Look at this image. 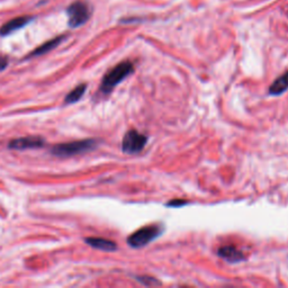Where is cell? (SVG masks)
Here are the masks:
<instances>
[{
  "mask_svg": "<svg viewBox=\"0 0 288 288\" xmlns=\"http://www.w3.org/2000/svg\"><path fill=\"white\" fill-rule=\"evenodd\" d=\"M287 89H288V71L274 81L273 85L269 87V94L274 95V96H278V95L285 93Z\"/></svg>",
  "mask_w": 288,
  "mask_h": 288,
  "instance_id": "30bf717a",
  "label": "cell"
},
{
  "mask_svg": "<svg viewBox=\"0 0 288 288\" xmlns=\"http://www.w3.org/2000/svg\"><path fill=\"white\" fill-rule=\"evenodd\" d=\"M67 14L69 18V26L77 28L87 23L90 17V9L87 3L83 1H76L69 6Z\"/></svg>",
  "mask_w": 288,
  "mask_h": 288,
  "instance_id": "277c9868",
  "label": "cell"
},
{
  "mask_svg": "<svg viewBox=\"0 0 288 288\" xmlns=\"http://www.w3.org/2000/svg\"><path fill=\"white\" fill-rule=\"evenodd\" d=\"M31 20H32V17L21 16V17H17V18L7 21V23L3 25L1 28H0V35H2V36L9 35V34L18 31V29L23 28L24 26H26Z\"/></svg>",
  "mask_w": 288,
  "mask_h": 288,
  "instance_id": "52a82bcc",
  "label": "cell"
},
{
  "mask_svg": "<svg viewBox=\"0 0 288 288\" xmlns=\"http://www.w3.org/2000/svg\"><path fill=\"white\" fill-rule=\"evenodd\" d=\"M44 144V141L40 137H21V139H16L12 140L8 147L10 149L15 150H26V149H35V148H41Z\"/></svg>",
  "mask_w": 288,
  "mask_h": 288,
  "instance_id": "8992f818",
  "label": "cell"
},
{
  "mask_svg": "<svg viewBox=\"0 0 288 288\" xmlns=\"http://www.w3.org/2000/svg\"><path fill=\"white\" fill-rule=\"evenodd\" d=\"M218 256L226 261L232 262V264H235V262H240L246 259L243 253L233 246H226L218 249Z\"/></svg>",
  "mask_w": 288,
  "mask_h": 288,
  "instance_id": "ba28073f",
  "label": "cell"
},
{
  "mask_svg": "<svg viewBox=\"0 0 288 288\" xmlns=\"http://www.w3.org/2000/svg\"><path fill=\"white\" fill-rule=\"evenodd\" d=\"M133 71H134V66H133V63L130 61H124L117 64V66L111 69L108 74L104 77V79H102L100 85L101 93H110L116 86L121 84Z\"/></svg>",
  "mask_w": 288,
  "mask_h": 288,
  "instance_id": "6da1fadb",
  "label": "cell"
},
{
  "mask_svg": "<svg viewBox=\"0 0 288 288\" xmlns=\"http://www.w3.org/2000/svg\"><path fill=\"white\" fill-rule=\"evenodd\" d=\"M64 37L62 36H60V37H57V38H54V40H51L49 42H46L44 43V44L41 45L38 49H36L34 52L31 54V57H36V55H42V54H45L47 52H50L51 50H53L54 47H57L60 43H61V41L63 40Z\"/></svg>",
  "mask_w": 288,
  "mask_h": 288,
  "instance_id": "8fae6325",
  "label": "cell"
},
{
  "mask_svg": "<svg viewBox=\"0 0 288 288\" xmlns=\"http://www.w3.org/2000/svg\"><path fill=\"white\" fill-rule=\"evenodd\" d=\"M97 141L95 140H83V141H75L70 143H63L55 145L51 150L54 156L58 157H71L75 154L88 152L90 150L96 148Z\"/></svg>",
  "mask_w": 288,
  "mask_h": 288,
  "instance_id": "7a4b0ae2",
  "label": "cell"
},
{
  "mask_svg": "<svg viewBox=\"0 0 288 288\" xmlns=\"http://www.w3.org/2000/svg\"><path fill=\"white\" fill-rule=\"evenodd\" d=\"M148 142V137L141 134L140 132L135 130L128 131L122 142V150L124 153L127 154H135L140 153L144 149L145 144Z\"/></svg>",
  "mask_w": 288,
  "mask_h": 288,
  "instance_id": "5b68a950",
  "label": "cell"
},
{
  "mask_svg": "<svg viewBox=\"0 0 288 288\" xmlns=\"http://www.w3.org/2000/svg\"><path fill=\"white\" fill-rule=\"evenodd\" d=\"M188 204V201L184 200V199H174L168 203L167 205L170 206V207H179V206H183V205H186Z\"/></svg>",
  "mask_w": 288,
  "mask_h": 288,
  "instance_id": "5bb4252c",
  "label": "cell"
},
{
  "mask_svg": "<svg viewBox=\"0 0 288 288\" xmlns=\"http://www.w3.org/2000/svg\"><path fill=\"white\" fill-rule=\"evenodd\" d=\"M163 232V227L160 225H148L136 231L132 235L128 236L127 243L132 248L145 247L158 236H160Z\"/></svg>",
  "mask_w": 288,
  "mask_h": 288,
  "instance_id": "3957f363",
  "label": "cell"
},
{
  "mask_svg": "<svg viewBox=\"0 0 288 288\" xmlns=\"http://www.w3.org/2000/svg\"><path fill=\"white\" fill-rule=\"evenodd\" d=\"M86 89H87V85H80L72 90L71 93H69L68 96L66 97L67 104H74V102L79 101L81 99V97L85 95Z\"/></svg>",
  "mask_w": 288,
  "mask_h": 288,
  "instance_id": "7c38bea8",
  "label": "cell"
},
{
  "mask_svg": "<svg viewBox=\"0 0 288 288\" xmlns=\"http://www.w3.org/2000/svg\"><path fill=\"white\" fill-rule=\"evenodd\" d=\"M86 242H87L89 246H92L95 249H98V250L101 251H107V252H113L117 249L116 243L110 241V240L101 239V238H88L86 239Z\"/></svg>",
  "mask_w": 288,
  "mask_h": 288,
  "instance_id": "9c48e42d",
  "label": "cell"
},
{
  "mask_svg": "<svg viewBox=\"0 0 288 288\" xmlns=\"http://www.w3.org/2000/svg\"><path fill=\"white\" fill-rule=\"evenodd\" d=\"M8 66V60L5 57H0V71L5 70Z\"/></svg>",
  "mask_w": 288,
  "mask_h": 288,
  "instance_id": "9a60e30c",
  "label": "cell"
},
{
  "mask_svg": "<svg viewBox=\"0 0 288 288\" xmlns=\"http://www.w3.org/2000/svg\"><path fill=\"white\" fill-rule=\"evenodd\" d=\"M139 281L141 283H143L144 285H149V286H152V285H159V283L156 278H151V277H140Z\"/></svg>",
  "mask_w": 288,
  "mask_h": 288,
  "instance_id": "4fadbf2b",
  "label": "cell"
}]
</instances>
